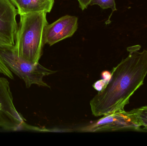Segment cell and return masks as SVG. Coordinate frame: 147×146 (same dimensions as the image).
I'll return each mask as SVG.
<instances>
[{
    "mask_svg": "<svg viewBox=\"0 0 147 146\" xmlns=\"http://www.w3.org/2000/svg\"><path fill=\"white\" fill-rule=\"evenodd\" d=\"M136 116L141 127H144V129H147V106H143L132 110Z\"/></svg>",
    "mask_w": 147,
    "mask_h": 146,
    "instance_id": "cell-8",
    "label": "cell"
},
{
    "mask_svg": "<svg viewBox=\"0 0 147 146\" xmlns=\"http://www.w3.org/2000/svg\"><path fill=\"white\" fill-rule=\"evenodd\" d=\"M140 48H128V56L113 68L108 81L91 100L94 116L124 110L130 97L143 85L147 74V50L139 52Z\"/></svg>",
    "mask_w": 147,
    "mask_h": 146,
    "instance_id": "cell-1",
    "label": "cell"
},
{
    "mask_svg": "<svg viewBox=\"0 0 147 146\" xmlns=\"http://www.w3.org/2000/svg\"><path fill=\"white\" fill-rule=\"evenodd\" d=\"M141 126L135 114L132 111H118L103 116L90 125L81 128L80 130L85 132L115 131L121 130H137Z\"/></svg>",
    "mask_w": 147,
    "mask_h": 146,
    "instance_id": "cell-6",
    "label": "cell"
},
{
    "mask_svg": "<svg viewBox=\"0 0 147 146\" xmlns=\"http://www.w3.org/2000/svg\"><path fill=\"white\" fill-rule=\"evenodd\" d=\"M18 9L11 0H0V47L15 45L18 28L16 17ZM0 73L13 79L12 72L4 64L0 57Z\"/></svg>",
    "mask_w": 147,
    "mask_h": 146,
    "instance_id": "cell-4",
    "label": "cell"
},
{
    "mask_svg": "<svg viewBox=\"0 0 147 146\" xmlns=\"http://www.w3.org/2000/svg\"><path fill=\"white\" fill-rule=\"evenodd\" d=\"M15 51L19 57L31 63H38L42 55L44 30L48 22L47 13L32 12L20 15Z\"/></svg>",
    "mask_w": 147,
    "mask_h": 146,
    "instance_id": "cell-2",
    "label": "cell"
},
{
    "mask_svg": "<svg viewBox=\"0 0 147 146\" xmlns=\"http://www.w3.org/2000/svg\"><path fill=\"white\" fill-rule=\"evenodd\" d=\"M14 5L16 7L22 0H11Z\"/></svg>",
    "mask_w": 147,
    "mask_h": 146,
    "instance_id": "cell-11",
    "label": "cell"
},
{
    "mask_svg": "<svg viewBox=\"0 0 147 146\" xmlns=\"http://www.w3.org/2000/svg\"><path fill=\"white\" fill-rule=\"evenodd\" d=\"M14 46L0 47V57L9 69L25 82L27 88L32 85L50 87L43 81V78L57 71L48 69L39 63H31L19 57Z\"/></svg>",
    "mask_w": 147,
    "mask_h": 146,
    "instance_id": "cell-3",
    "label": "cell"
},
{
    "mask_svg": "<svg viewBox=\"0 0 147 146\" xmlns=\"http://www.w3.org/2000/svg\"><path fill=\"white\" fill-rule=\"evenodd\" d=\"M98 5L103 9L111 8L112 12L117 10L115 0H92L90 5Z\"/></svg>",
    "mask_w": 147,
    "mask_h": 146,
    "instance_id": "cell-9",
    "label": "cell"
},
{
    "mask_svg": "<svg viewBox=\"0 0 147 146\" xmlns=\"http://www.w3.org/2000/svg\"><path fill=\"white\" fill-rule=\"evenodd\" d=\"M78 21L76 16L66 15L52 24L47 25L44 30V44L52 46L61 40L70 37L78 29Z\"/></svg>",
    "mask_w": 147,
    "mask_h": 146,
    "instance_id": "cell-7",
    "label": "cell"
},
{
    "mask_svg": "<svg viewBox=\"0 0 147 146\" xmlns=\"http://www.w3.org/2000/svg\"><path fill=\"white\" fill-rule=\"evenodd\" d=\"M79 3V7L82 10L86 9L90 5L92 0H77Z\"/></svg>",
    "mask_w": 147,
    "mask_h": 146,
    "instance_id": "cell-10",
    "label": "cell"
},
{
    "mask_svg": "<svg viewBox=\"0 0 147 146\" xmlns=\"http://www.w3.org/2000/svg\"><path fill=\"white\" fill-rule=\"evenodd\" d=\"M0 128L7 131L19 129L37 130L25 123L24 118L15 107L9 82L0 77Z\"/></svg>",
    "mask_w": 147,
    "mask_h": 146,
    "instance_id": "cell-5",
    "label": "cell"
}]
</instances>
